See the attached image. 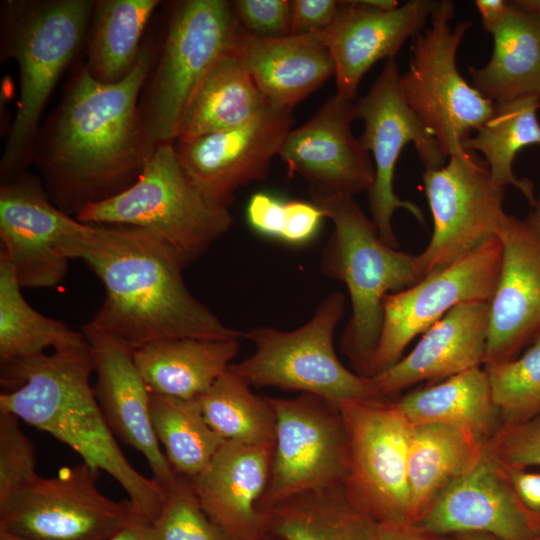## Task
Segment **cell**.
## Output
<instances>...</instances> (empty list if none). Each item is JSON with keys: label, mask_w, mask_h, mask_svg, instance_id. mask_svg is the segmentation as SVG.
Instances as JSON below:
<instances>
[{"label": "cell", "mask_w": 540, "mask_h": 540, "mask_svg": "<svg viewBox=\"0 0 540 540\" xmlns=\"http://www.w3.org/2000/svg\"><path fill=\"white\" fill-rule=\"evenodd\" d=\"M153 64V49L145 44L134 69L118 83L95 80L85 64L71 77L33 157L61 211L76 216L140 176L157 146L148 138L138 102Z\"/></svg>", "instance_id": "6da1fadb"}, {"label": "cell", "mask_w": 540, "mask_h": 540, "mask_svg": "<svg viewBox=\"0 0 540 540\" xmlns=\"http://www.w3.org/2000/svg\"><path fill=\"white\" fill-rule=\"evenodd\" d=\"M64 253L83 260L104 285V301L89 323L133 351L166 339L243 337L191 294L182 274L186 266L151 231L88 224L67 241Z\"/></svg>", "instance_id": "7a4b0ae2"}, {"label": "cell", "mask_w": 540, "mask_h": 540, "mask_svg": "<svg viewBox=\"0 0 540 540\" xmlns=\"http://www.w3.org/2000/svg\"><path fill=\"white\" fill-rule=\"evenodd\" d=\"M92 372L86 338L51 353L1 364L0 410L50 434L84 463L112 476L139 516L150 523L161 509L164 492L124 456L90 384Z\"/></svg>", "instance_id": "3957f363"}, {"label": "cell", "mask_w": 540, "mask_h": 540, "mask_svg": "<svg viewBox=\"0 0 540 540\" xmlns=\"http://www.w3.org/2000/svg\"><path fill=\"white\" fill-rule=\"evenodd\" d=\"M312 200L334 226L321 252L320 271L342 282L351 301L352 313L340 338V349L356 374L369 377L386 296L422 280L416 255L384 243L354 197Z\"/></svg>", "instance_id": "277c9868"}, {"label": "cell", "mask_w": 540, "mask_h": 540, "mask_svg": "<svg viewBox=\"0 0 540 540\" xmlns=\"http://www.w3.org/2000/svg\"><path fill=\"white\" fill-rule=\"evenodd\" d=\"M91 0H7L2 5V52L19 71V105L0 172L3 182L33 160L39 121L60 76L75 56L94 9Z\"/></svg>", "instance_id": "5b68a950"}, {"label": "cell", "mask_w": 540, "mask_h": 540, "mask_svg": "<svg viewBox=\"0 0 540 540\" xmlns=\"http://www.w3.org/2000/svg\"><path fill=\"white\" fill-rule=\"evenodd\" d=\"M92 225L151 231L187 267L230 229L229 208L207 197L183 169L174 142L158 144L138 179L123 192L87 205L75 217Z\"/></svg>", "instance_id": "8992f818"}, {"label": "cell", "mask_w": 540, "mask_h": 540, "mask_svg": "<svg viewBox=\"0 0 540 540\" xmlns=\"http://www.w3.org/2000/svg\"><path fill=\"white\" fill-rule=\"evenodd\" d=\"M241 30L233 2L184 0L169 15L162 51L140 115L153 145L174 142L183 114L198 86Z\"/></svg>", "instance_id": "52a82bcc"}, {"label": "cell", "mask_w": 540, "mask_h": 540, "mask_svg": "<svg viewBox=\"0 0 540 540\" xmlns=\"http://www.w3.org/2000/svg\"><path fill=\"white\" fill-rule=\"evenodd\" d=\"M345 305V294L333 292L319 303L312 318L297 329L283 331L257 326L243 332V337L254 343L255 351L229 368L251 386L309 393L335 404L378 398L369 377L350 371L335 352L334 332Z\"/></svg>", "instance_id": "ba28073f"}, {"label": "cell", "mask_w": 540, "mask_h": 540, "mask_svg": "<svg viewBox=\"0 0 540 540\" xmlns=\"http://www.w3.org/2000/svg\"><path fill=\"white\" fill-rule=\"evenodd\" d=\"M454 14L452 1H437L429 27L412 38L409 68L400 75L405 102L448 158L464 151L463 141L495 106L458 70L457 52L472 23L452 24Z\"/></svg>", "instance_id": "9c48e42d"}, {"label": "cell", "mask_w": 540, "mask_h": 540, "mask_svg": "<svg viewBox=\"0 0 540 540\" xmlns=\"http://www.w3.org/2000/svg\"><path fill=\"white\" fill-rule=\"evenodd\" d=\"M337 405L347 436L342 483L347 498L375 523L412 525L407 475L411 424L392 398Z\"/></svg>", "instance_id": "30bf717a"}, {"label": "cell", "mask_w": 540, "mask_h": 540, "mask_svg": "<svg viewBox=\"0 0 540 540\" xmlns=\"http://www.w3.org/2000/svg\"><path fill=\"white\" fill-rule=\"evenodd\" d=\"M422 180L433 219L430 241L416 255L423 279L496 236L507 213L506 186L495 181L476 152L451 155L441 168L425 169Z\"/></svg>", "instance_id": "8fae6325"}, {"label": "cell", "mask_w": 540, "mask_h": 540, "mask_svg": "<svg viewBox=\"0 0 540 540\" xmlns=\"http://www.w3.org/2000/svg\"><path fill=\"white\" fill-rule=\"evenodd\" d=\"M99 473L82 462L39 477L0 503V529L32 540H110L140 516L128 499L99 491Z\"/></svg>", "instance_id": "7c38bea8"}, {"label": "cell", "mask_w": 540, "mask_h": 540, "mask_svg": "<svg viewBox=\"0 0 540 540\" xmlns=\"http://www.w3.org/2000/svg\"><path fill=\"white\" fill-rule=\"evenodd\" d=\"M267 398L275 412L276 431L259 509L304 492L342 485L347 436L338 405L309 393Z\"/></svg>", "instance_id": "4fadbf2b"}, {"label": "cell", "mask_w": 540, "mask_h": 540, "mask_svg": "<svg viewBox=\"0 0 540 540\" xmlns=\"http://www.w3.org/2000/svg\"><path fill=\"white\" fill-rule=\"evenodd\" d=\"M355 111L356 118L364 123L359 140L370 153L375 168L374 182L368 191L371 220L383 242L397 248L392 226L397 209H405L418 222L425 223L420 208L394 192L395 166L402 150L412 143L425 169L441 168L448 157L405 102L395 59L386 61L367 94L356 99Z\"/></svg>", "instance_id": "5bb4252c"}, {"label": "cell", "mask_w": 540, "mask_h": 540, "mask_svg": "<svg viewBox=\"0 0 540 540\" xmlns=\"http://www.w3.org/2000/svg\"><path fill=\"white\" fill-rule=\"evenodd\" d=\"M502 262L498 235L418 283L386 296L379 341L372 359V377L403 357L407 345L455 306L489 301Z\"/></svg>", "instance_id": "9a60e30c"}, {"label": "cell", "mask_w": 540, "mask_h": 540, "mask_svg": "<svg viewBox=\"0 0 540 540\" xmlns=\"http://www.w3.org/2000/svg\"><path fill=\"white\" fill-rule=\"evenodd\" d=\"M88 224L53 204L42 182L23 172L0 188V255L11 263L22 288H52L63 281L64 247Z\"/></svg>", "instance_id": "2e32d148"}, {"label": "cell", "mask_w": 540, "mask_h": 540, "mask_svg": "<svg viewBox=\"0 0 540 540\" xmlns=\"http://www.w3.org/2000/svg\"><path fill=\"white\" fill-rule=\"evenodd\" d=\"M294 122L292 109L270 105L240 127L176 139L174 148L195 185L212 201L229 208L236 190L267 176Z\"/></svg>", "instance_id": "e0dca14e"}, {"label": "cell", "mask_w": 540, "mask_h": 540, "mask_svg": "<svg viewBox=\"0 0 540 540\" xmlns=\"http://www.w3.org/2000/svg\"><path fill=\"white\" fill-rule=\"evenodd\" d=\"M355 101L336 93L306 123L291 129L281 145L278 155L289 175L307 182L311 198L354 197L373 185L371 155L352 133Z\"/></svg>", "instance_id": "ac0fdd59"}, {"label": "cell", "mask_w": 540, "mask_h": 540, "mask_svg": "<svg viewBox=\"0 0 540 540\" xmlns=\"http://www.w3.org/2000/svg\"><path fill=\"white\" fill-rule=\"evenodd\" d=\"M96 374L93 390L111 431L146 459L152 479L165 493L178 474L170 466L155 435L150 415V390L140 375L133 350L90 323L82 327Z\"/></svg>", "instance_id": "d6986e66"}, {"label": "cell", "mask_w": 540, "mask_h": 540, "mask_svg": "<svg viewBox=\"0 0 540 540\" xmlns=\"http://www.w3.org/2000/svg\"><path fill=\"white\" fill-rule=\"evenodd\" d=\"M497 235L502 262L489 300L484 367L518 357L540 335V239L510 214Z\"/></svg>", "instance_id": "ffe728a7"}, {"label": "cell", "mask_w": 540, "mask_h": 540, "mask_svg": "<svg viewBox=\"0 0 540 540\" xmlns=\"http://www.w3.org/2000/svg\"><path fill=\"white\" fill-rule=\"evenodd\" d=\"M437 1L412 0L380 10L360 1H340L332 25L319 33L333 64L337 94L355 101L363 76L378 61L394 59L421 32Z\"/></svg>", "instance_id": "44dd1931"}, {"label": "cell", "mask_w": 540, "mask_h": 540, "mask_svg": "<svg viewBox=\"0 0 540 540\" xmlns=\"http://www.w3.org/2000/svg\"><path fill=\"white\" fill-rule=\"evenodd\" d=\"M414 525L446 536L483 533L498 540H533L530 511L485 448L478 461Z\"/></svg>", "instance_id": "7402d4cb"}, {"label": "cell", "mask_w": 540, "mask_h": 540, "mask_svg": "<svg viewBox=\"0 0 540 540\" xmlns=\"http://www.w3.org/2000/svg\"><path fill=\"white\" fill-rule=\"evenodd\" d=\"M273 448L225 441L208 466L190 479L202 509L229 540L268 535L258 504L268 483Z\"/></svg>", "instance_id": "603a6c76"}, {"label": "cell", "mask_w": 540, "mask_h": 540, "mask_svg": "<svg viewBox=\"0 0 540 540\" xmlns=\"http://www.w3.org/2000/svg\"><path fill=\"white\" fill-rule=\"evenodd\" d=\"M489 301L462 303L424 332L412 351L369 377L378 398H392L420 381L448 378L484 365Z\"/></svg>", "instance_id": "cb8c5ba5"}, {"label": "cell", "mask_w": 540, "mask_h": 540, "mask_svg": "<svg viewBox=\"0 0 540 540\" xmlns=\"http://www.w3.org/2000/svg\"><path fill=\"white\" fill-rule=\"evenodd\" d=\"M237 50L255 85L274 107L293 110L334 76L331 54L319 33L262 37L241 28Z\"/></svg>", "instance_id": "d4e9b609"}, {"label": "cell", "mask_w": 540, "mask_h": 540, "mask_svg": "<svg viewBox=\"0 0 540 540\" xmlns=\"http://www.w3.org/2000/svg\"><path fill=\"white\" fill-rule=\"evenodd\" d=\"M239 339L175 338L133 351L135 365L151 393L198 399L230 367Z\"/></svg>", "instance_id": "484cf974"}, {"label": "cell", "mask_w": 540, "mask_h": 540, "mask_svg": "<svg viewBox=\"0 0 540 540\" xmlns=\"http://www.w3.org/2000/svg\"><path fill=\"white\" fill-rule=\"evenodd\" d=\"M411 425L445 424L487 445L501 427L485 368L476 367L396 400Z\"/></svg>", "instance_id": "4316f807"}, {"label": "cell", "mask_w": 540, "mask_h": 540, "mask_svg": "<svg viewBox=\"0 0 540 540\" xmlns=\"http://www.w3.org/2000/svg\"><path fill=\"white\" fill-rule=\"evenodd\" d=\"M510 4L509 14L491 33L490 60L468 67L472 85L494 104L540 96V17Z\"/></svg>", "instance_id": "83f0119b"}, {"label": "cell", "mask_w": 540, "mask_h": 540, "mask_svg": "<svg viewBox=\"0 0 540 540\" xmlns=\"http://www.w3.org/2000/svg\"><path fill=\"white\" fill-rule=\"evenodd\" d=\"M268 106L270 104L247 71L236 44L218 59L198 86L183 114L176 139L240 127Z\"/></svg>", "instance_id": "f1b7e54d"}, {"label": "cell", "mask_w": 540, "mask_h": 540, "mask_svg": "<svg viewBox=\"0 0 540 540\" xmlns=\"http://www.w3.org/2000/svg\"><path fill=\"white\" fill-rule=\"evenodd\" d=\"M485 445L445 424L411 425L407 475L412 525L481 457Z\"/></svg>", "instance_id": "f546056e"}, {"label": "cell", "mask_w": 540, "mask_h": 540, "mask_svg": "<svg viewBox=\"0 0 540 540\" xmlns=\"http://www.w3.org/2000/svg\"><path fill=\"white\" fill-rule=\"evenodd\" d=\"M262 511L267 533L280 540H373L375 522L350 502L342 485L304 492Z\"/></svg>", "instance_id": "4dcf8cb0"}, {"label": "cell", "mask_w": 540, "mask_h": 540, "mask_svg": "<svg viewBox=\"0 0 540 540\" xmlns=\"http://www.w3.org/2000/svg\"><path fill=\"white\" fill-rule=\"evenodd\" d=\"M158 0H99L94 2L87 62L91 76L104 84L125 79L138 62L144 29Z\"/></svg>", "instance_id": "1f68e13d"}, {"label": "cell", "mask_w": 540, "mask_h": 540, "mask_svg": "<svg viewBox=\"0 0 540 540\" xmlns=\"http://www.w3.org/2000/svg\"><path fill=\"white\" fill-rule=\"evenodd\" d=\"M538 109L540 96L535 95L495 104L490 118L462 143L464 150L483 156L495 181L504 186H514L531 207L536 200L533 183L526 178H517L513 163L522 149L530 145L540 146Z\"/></svg>", "instance_id": "d6a6232c"}, {"label": "cell", "mask_w": 540, "mask_h": 540, "mask_svg": "<svg viewBox=\"0 0 540 540\" xmlns=\"http://www.w3.org/2000/svg\"><path fill=\"white\" fill-rule=\"evenodd\" d=\"M14 269L0 255V363L70 347L85 341L65 323L46 317L25 300Z\"/></svg>", "instance_id": "836d02e7"}, {"label": "cell", "mask_w": 540, "mask_h": 540, "mask_svg": "<svg viewBox=\"0 0 540 540\" xmlns=\"http://www.w3.org/2000/svg\"><path fill=\"white\" fill-rule=\"evenodd\" d=\"M150 415L170 466L188 479L198 476L225 442L206 422L198 399L150 392Z\"/></svg>", "instance_id": "e575fe53"}, {"label": "cell", "mask_w": 540, "mask_h": 540, "mask_svg": "<svg viewBox=\"0 0 540 540\" xmlns=\"http://www.w3.org/2000/svg\"><path fill=\"white\" fill-rule=\"evenodd\" d=\"M198 401L206 422L223 440L274 446L276 416L268 398L254 394L230 368Z\"/></svg>", "instance_id": "d590c367"}, {"label": "cell", "mask_w": 540, "mask_h": 540, "mask_svg": "<svg viewBox=\"0 0 540 540\" xmlns=\"http://www.w3.org/2000/svg\"><path fill=\"white\" fill-rule=\"evenodd\" d=\"M484 368L502 425L540 414V335L521 356Z\"/></svg>", "instance_id": "8d00e7d4"}, {"label": "cell", "mask_w": 540, "mask_h": 540, "mask_svg": "<svg viewBox=\"0 0 540 540\" xmlns=\"http://www.w3.org/2000/svg\"><path fill=\"white\" fill-rule=\"evenodd\" d=\"M151 540H229L202 509L191 480L178 475L150 522Z\"/></svg>", "instance_id": "74e56055"}, {"label": "cell", "mask_w": 540, "mask_h": 540, "mask_svg": "<svg viewBox=\"0 0 540 540\" xmlns=\"http://www.w3.org/2000/svg\"><path fill=\"white\" fill-rule=\"evenodd\" d=\"M247 216L251 226L260 233L298 245L316 234L324 214L314 203L282 202L257 193L250 199Z\"/></svg>", "instance_id": "f35d334b"}, {"label": "cell", "mask_w": 540, "mask_h": 540, "mask_svg": "<svg viewBox=\"0 0 540 540\" xmlns=\"http://www.w3.org/2000/svg\"><path fill=\"white\" fill-rule=\"evenodd\" d=\"M35 448L20 428V419L0 410V503L34 483Z\"/></svg>", "instance_id": "ab89813d"}, {"label": "cell", "mask_w": 540, "mask_h": 540, "mask_svg": "<svg viewBox=\"0 0 540 540\" xmlns=\"http://www.w3.org/2000/svg\"><path fill=\"white\" fill-rule=\"evenodd\" d=\"M485 449L499 464L540 466V414L520 423L501 425Z\"/></svg>", "instance_id": "60d3db41"}, {"label": "cell", "mask_w": 540, "mask_h": 540, "mask_svg": "<svg viewBox=\"0 0 540 540\" xmlns=\"http://www.w3.org/2000/svg\"><path fill=\"white\" fill-rule=\"evenodd\" d=\"M240 26L248 33L262 37L290 35L291 1H233Z\"/></svg>", "instance_id": "b9f144b4"}, {"label": "cell", "mask_w": 540, "mask_h": 540, "mask_svg": "<svg viewBox=\"0 0 540 540\" xmlns=\"http://www.w3.org/2000/svg\"><path fill=\"white\" fill-rule=\"evenodd\" d=\"M340 1H291L290 35L317 34L327 30L334 22Z\"/></svg>", "instance_id": "7bdbcfd3"}, {"label": "cell", "mask_w": 540, "mask_h": 540, "mask_svg": "<svg viewBox=\"0 0 540 540\" xmlns=\"http://www.w3.org/2000/svg\"><path fill=\"white\" fill-rule=\"evenodd\" d=\"M499 466L522 505L530 512L540 514V471L503 464Z\"/></svg>", "instance_id": "ee69618b"}, {"label": "cell", "mask_w": 540, "mask_h": 540, "mask_svg": "<svg viewBox=\"0 0 540 540\" xmlns=\"http://www.w3.org/2000/svg\"><path fill=\"white\" fill-rule=\"evenodd\" d=\"M373 540H454L452 536L432 533L415 525H386L375 523Z\"/></svg>", "instance_id": "f6af8a7d"}, {"label": "cell", "mask_w": 540, "mask_h": 540, "mask_svg": "<svg viewBox=\"0 0 540 540\" xmlns=\"http://www.w3.org/2000/svg\"><path fill=\"white\" fill-rule=\"evenodd\" d=\"M475 6L485 31L490 34L505 20L512 8L510 1L503 0H476Z\"/></svg>", "instance_id": "bcb514c9"}, {"label": "cell", "mask_w": 540, "mask_h": 540, "mask_svg": "<svg viewBox=\"0 0 540 540\" xmlns=\"http://www.w3.org/2000/svg\"><path fill=\"white\" fill-rule=\"evenodd\" d=\"M110 540H151L150 523L140 517L135 518Z\"/></svg>", "instance_id": "7dc6e473"}, {"label": "cell", "mask_w": 540, "mask_h": 540, "mask_svg": "<svg viewBox=\"0 0 540 540\" xmlns=\"http://www.w3.org/2000/svg\"><path fill=\"white\" fill-rule=\"evenodd\" d=\"M529 228L533 233L540 239V189L534 205L532 206V211L525 220Z\"/></svg>", "instance_id": "c3c4849f"}, {"label": "cell", "mask_w": 540, "mask_h": 540, "mask_svg": "<svg viewBox=\"0 0 540 540\" xmlns=\"http://www.w3.org/2000/svg\"><path fill=\"white\" fill-rule=\"evenodd\" d=\"M511 3L540 17V0H516L511 1Z\"/></svg>", "instance_id": "681fc988"}, {"label": "cell", "mask_w": 540, "mask_h": 540, "mask_svg": "<svg viewBox=\"0 0 540 540\" xmlns=\"http://www.w3.org/2000/svg\"><path fill=\"white\" fill-rule=\"evenodd\" d=\"M454 540H498L495 537L483 533H462L452 535Z\"/></svg>", "instance_id": "f907efd6"}, {"label": "cell", "mask_w": 540, "mask_h": 540, "mask_svg": "<svg viewBox=\"0 0 540 540\" xmlns=\"http://www.w3.org/2000/svg\"><path fill=\"white\" fill-rule=\"evenodd\" d=\"M533 540H540V514L530 512Z\"/></svg>", "instance_id": "816d5d0a"}, {"label": "cell", "mask_w": 540, "mask_h": 540, "mask_svg": "<svg viewBox=\"0 0 540 540\" xmlns=\"http://www.w3.org/2000/svg\"><path fill=\"white\" fill-rule=\"evenodd\" d=\"M0 540H32L0 529Z\"/></svg>", "instance_id": "f5cc1de1"}, {"label": "cell", "mask_w": 540, "mask_h": 540, "mask_svg": "<svg viewBox=\"0 0 540 540\" xmlns=\"http://www.w3.org/2000/svg\"><path fill=\"white\" fill-rule=\"evenodd\" d=\"M260 540H280V539L275 538V537L271 536L270 534H268L267 536L263 537Z\"/></svg>", "instance_id": "db71d44e"}]
</instances>
